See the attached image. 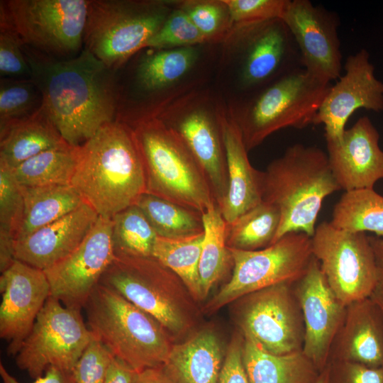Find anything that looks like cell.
<instances>
[{
	"mask_svg": "<svg viewBox=\"0 0 383 383\" xmlns=\"http://www.w3.org/2000/svg\"><path fill=\"white\" fill-rule=\"evenodd\" d=\"M376 264V284L370 299L383 312V237L369 236Z\"/></svg>",
	"mask_w": 383,
	"mask_h": 383,
	"instance_id": "obj_46",
	"label": "cell"
},
{
	"mask_svg": "<svg viewBox=\"0 0 383 383\" xmlns=\"http://www.w3.org/2000/svg\"><path fill=\"white\" fill-rule=\"evenodd\" d=\"M242 357L250 383H310L313 374L302 350L272 354L244 338Z\"/></svg>",
	"mask_w": 383,
	"mask_h": 383,
	"instance_id": "obj_28",
	"label": "cell"
},
{
	"mask_svg": "<svg viewBox=\"0 0 383 383\" xmlns=\"http://www.w3.org/2000/svg\"><path fill=\"white\" fill-rule=\"evenodd\" d=\"M112 225L111 218L99 216L89 233L72 253L45 270L50 296L64 306L82 310L115 259Z\"/></svg>",
	"mask_w": 383,
	"mask_h": 383,
	"instance_id": "obj_17",
	"label": "cell"
},
{
	"mask_svg": "<svg viewBox=\"0 0 383 383\" xmlns=\"http://www.w3.org/2000/svg\"><path fill=\"white\" fill-rule=\"evenodd\" d=\"M204 240L199 262L202 299L225 274L231 255L226 244L227 223L217 204L202 213Z\"/></svg>",
	"mask_w": 383,
	"mask_h": 383,
	"instance_id": "obj_34",
	"label": "cell"
},
{
	"mask_svg": "<svg viewBox=\"0 0 383 383\" xmlns=\"http://www.w3.org/2000/svg\"><path fill=\"white\" fill-rule=\"evenodd\" d=\"M68 144L43 106L0 128V163L12 169L45 150Z\"/></svg>",
	"mask_w": 383,
	"mask_h": 383,
	"instance_id": "obj_27",
	"label": "cell"
},
{
	"mask_svg": "<svg viewBox=\"0 0 383 383\" xmlns=\"http://www.w3.org/2000/svg\"><path fill=\"white\" fill-rule=\"evenodd\" d=\"M135 372L126 363L113 357L104 383H133Z\"/></svg>",
	"mask_w": 383,
	"mask_h": 383,
	"instance_id": "obj_48",
	"label": "cell"
},
{
	"mask_svg": "<svg viewBox=\"0 0 383 383\" xmlns=\"http://www.w3.org/2000/svg\"><path fill=\"white\" fill-rule=\"evenodd\" d=\"M261 189L262 201L280 211L275 243L289 232H303L312 237L324 199L341 189L327 153L317 147L298 143L287 148L262 171Z\"/></svg>",
	"mask_w": 383,
	"mask_h": 383,
	"instance_id": "obj_3",
	"label": "cell"
},
{
	"mask_svg": "<svg viewBox=\"0 0 383 383\" xmlns=\"http://www.w3.org/2000/svg\"><path fill=\"white\" fill-rule=\"evenodd\" d=\"M167 1L89 0L83 48L118 70L145 48L172 11Z\"/></svg>",
	"mask_w": 383,
	"mask_h": 383,
	"instance_id": "obj_7",
	"label": "cell"
},
{
	"mask_svg": "<svg viewBox=\"0 0 383 383\" xmlns=\"http://www.w3.org/2000/svg\"><path fill=\"white\" fill-rule=\"evenodd\" d=\"M228 249L233 273L206 304L207 313L267 287L295 283L306 273L314 257L311 237L303 232H289L260 250Z\"/></svg>",
	"mask_w": 383,
	"mask_h": 383,
	"instance_id": "obj_10",
	"label": "cell"
},
{
	"mask_svg": "<svg viewBox=\"0 0 383 383\" xmlns=\"http://www.w3.org/2000/svg\"><path fill=\"white\" fill-rule=\"evenodd\" d=\"M243 343L238 336L233 339L223 360L218 383H250L243 362Z\"/></svg>",
	"mask_w": 383,
	"mask_h": 383,
	"instance_id": "obj_44",
	"label": "cell"
},
{
	"mask_svg": "<svg viewBox=\"0 0 383 383\" xmlns=\"http://www.w3.org/2000/svg\"><path fill=\"white\" fill-rule=\"evenodd\" d=\"M330 223L343 231L383 237V196L374 188L345 192L333 207Z\"/></svg>",
	"mask_w": 383,
	"mask_h": 383,
	"instance_id": "obj_32",
	"label": "cell"
},
{
	"mask_svg": "<svg viewBox=\"0 0 383 383\" xmlns=\"http://www.w3.org/2000/svg\"><path fill=\"white\" fill-rule=\"evenodd\" d=\"M145 214L157 235L179 238L204 233L202 213L155 195L144 193L135 204Z\"/></svg>",
	"mask_w": 383,
	"mask_h": 383,
	"instance_id": "obj_35",
	"label": "cell"
},
{
	"mask_svg": "<svg viewBox=\"0 0 383 383\" xmlns=\"http://www.w3.org/2000/svg\"><path fill=\"white\" fill-rule=\"evenodd\" d=\"M281 19L296 43L302 67L321 82L338 79L343 65L337 15L309 0H289Z\"/></svg>",
	"mask_w": 383,
	"mask_h": 383,
	"instance_id": "obj_18",
	"label": "cell"
},
{
	"mask_svg": "<svg viewBox=\"0 0 383 383\" xmlns=\"http://www.w3.org/2000/svg\"><path fill=\"white\" fill-rule=\"evenodd\" d=\"M137 57L126 86L118 85L116 120L131 124L149 116L162 102V94L183 79L199 57L198 46L145 48Z\"/></svg>",
	"mask_w": 383,
	"mask_h": 383,
	"instance_id": "obj_15",
	"label": "cell"
},
{
	"mask_svg": "<svg viewBox=\"0 0 383 383\" xmlns=\"http://www.w3.org/2000/svg\"><path fill=\"white\" fill-rule=\"evenodd\" d=\"M281 220L279 209L262 201L227 224L226 244L229 248L256 250L274 243Z\"/></svg>",
	"mask_w": 383,
	"mask_h": 383,
	"instance_id": "obj_33",
	"label": "cell"
},
{
	"mask_svg": "<svg viewBox=\"0 0 383 383\" xmlns=\"http://www.w3.org/2000/svg\"><path fill=\"white\" fill-rule=\"evenodd\" d=\"M206 43L203 35L189 16L178 6L172 9L159 30L148 40L145 48L172 49L199 46Z\"/></svg>",
	"mask_w": 383,
	"mask_h": 383,
	"instance_id": "obj_40",
	"label": "cell"
},
{
	"mask_svg": "<svg viewBox=\"0 0 383 383\" xmlns=\"http://www.w3.org/2000/svg\"><path fill=\"white\" fill-rule=\"evenodd\" d=\"M91 335L135 372L163 366L173 346L155 318L101 284L84 308Z\"/></svg>",
	"mask_w": 383,
	"mask_h": 383,
	"instance_id": "obj_5",
	"label": "cell"
},
{
	"mask_svg": "<svg viewBox=\"0 0 383 383\" xmlns=\"http://www.w3.org/2000/svg\"><path fill=\"white\" fill-rule=\"evenodd\" d=\"M291 284H279L244 296L238 323L245 338L275 355L302 350L304 328Z\"/></svg>",
	"mask_w": 383,
	"mask_h": 383,
	"instance_id": "obj_16",
	"label": "cell"
},
{
	"mask_svg": "<svg viewBox=\"0 0 383 383\" xmlns=\"http://www.w3.org/2000/svg\"><path fill=\"white\" fill-rule=\"evenodd\" d=\"M342 362L341 383H383V365L370 367L349 361Z\"/></svg>",
	"mask_w": 383,
	"mask_h": 383,
	"instance_id": "obj_45",
	"label": "cell"
},
{
	"mask_svg": "<svg viewBox=\"0 0 383 383\" xmlns=\"http://www.w3.org/2000/svg\"><path fill=\"white\" fill-rule=\"evenodd\" d=\"M91 337L81 310L50 296L15 355L16 364L34 379L50 367L72 372Z\"/></svg>",
	"mask_w": 383,
	"mask_h": 383,
	"instance_id": "obj_12",
	"label": "cell"
},
{
	"mask_svg": "<svg viewBox=\"0 0 383 383\" xmlns=\"http://www.w3.org/2000/svg\"><path fill=\"white\" fill-rule=\"evenodd\" d=\"M113 357L109 350L92 335L72 370L75 383H104Z\"/></svg>",
	"mask_w": 383,
	"mask_h": 383,
	"instance_id": "obj_42",
	"label": "cell"
},
{
	"mask_svg": "<svg viewBox=\"0 0 383 383\" xmlns=\"http://www.w3.org/2000/svg\"><path fill=\"white\" fill-rule=\"evenodd\" d=\"M227 40H232L238 86L248 94L302 67L296 43L282 19L234 24Z\"/></svg>",
	"mask_w": 383,
	"mask_h": 383,
	"instance_id": "obj_14",
	"label": "cell"
},
{
	"mask_svg": "<svg viewBox=\"0 0 383 383\" xmlns=\"http://www.w3.org/2000/svg\"><path fill=\"white\" fill-rule=\"evenodd\" d=\"M223 357L219 338L204 329L173 345L162 367L174 383H218Z\"/></svg>",
	"mask_w": 383,
	"mask_h": 383,
	"instance_id": "obj_26",
	"label": "cell"
},
{
	"mask_svg": "<svg viewBox=\"0 0 383 383\" xmlns=\"http://www.w3.org/2000/svg\"><path fill=\"white\" fill-rule=\"evenodd\" d=\"M0 75L2 78H30L23 43L5 14L0 11Z\"/></svg>",
	"mask_w": 383,
	"mask_h": 383,
	"instance_id": "obj_41",
	"label": "cell"
},
{
	"mask_svg": "<svg viewBox=\"0 0 383 383\" xmlns=\"http://www.w3.org/2000/svg\"><path fill=\"white\" fill-rule=\"evenodd\" d=\"M379 133L367 116L345 129L340 139L326 141L332 172L341 189H373L383 179Z\"/></svg>",
	"mask_w": 383,
	"mask_h": 383,
	"instance_id": "obj_22",
	"label": "cell"
},
{
	"mask_svg": "<svg viewBox=\"0 0 383 383\" xmlns=\"http://www.w3.org/2000/svg\"><path fill=\"white\" fill-rule=\"evenodd\" d=\"M89 0L1 1L24 45L57 58H70L83 49Z\"/></svg>",
	"mask_w": 383,
	"mask_h": 383,
	"instance_id": "obj_11",
	"label": "cell"
},
{
	"mask_svg": "<svg viewBox=\"0 0 383 383\" xmlns=\"http://www.w3.org/2000/svg\"><path fill=\"white\" fill-rule=\"evenodd\" d=\"M344 70V74L331 86L314 120V125H323L326 141L340 139L349 118L358 109L383 111V82L375 76L369 52L361 49L350 55Z\"/></svg>",
	"mask_w": 383,
	"mask_h": 383,
	"instance_id": "obj_19",
	"label": "cell"
},
{
	"mask_svg": "<svg viewBox=\"0 0 383 383\" xmlns=\"http://www.w3.org/2000/svg\"><path fill=\"white\" fill-rule=\"evenodd\" d=\"M234 24L282 18L289 0H225Z\"/></svg>",
	"mask_w": 383,
	"mask_h": 383,
	"instance_id": "obj_43",
	"label": "cell"
},
{
	"mask_svg": "<svg viewBox=\"0 0 383 383\" xmlns=\"http://www.w3.org/2000/svg\"><path fill=\"white\" fill-rule=\"evenodd\" d=\"M296 283L304 326L302 352L314 365L321 366L343 325L346 306L329 286L315 257Z\"/></svg>",
	"mask_w": 383,
	"mask_h": 383,
	"instance_id": "obj_20",
	"label": "cell"
},
{
	"mask_svg": "<svg viewBox=\"0 0 383 383\" xmlns=\"http://www.w3.org/2000/svg\"><path fill=\"white\" fill-rule=\"evenodd\" d=\"M79 152V147L67 144L42 152L10 170L22 187L70 184Z\"/></svg>",
	"mask_w": 383,
	"mask_h": 383,
	"instance_id": "obj_30",
	"label": "cell"
},
{
	"mask_svg": "<svg viewBox=\"0 0 383 383\" xmlns=\"http://www.w3.org/2000/svg\"><path fill=\"white\" fill-rule=\"evenodd\" d=\"M70 185L99 216L135 205L146 184L132 128L118 120L101 126L79 147Z\"/></svg>",
	"mask_w": 383,
	"mask_h": 383,
	"instance_id": "obj_2",
	"label": "cell"
},
{
	"mask_svg": "<svg viewBox=\"0 0 383 383\" xmlns=\"http://www.w3.org/2000/svg\"><path fill=\"white\" fill-rule=\"evenodd\" d=\"M0 375L3 383H21L8 372L2 363H0ZM33 383H75V381L72 372L50 367Z\"/></svg>",
	"mask_w": 383,
	"mask_h": 383,
	"instance_id": "obj_47",
	"label": "cell"
},
{
	"mask_svg": "<svg viewBox=\"0 0 383 383\" xmlns=\"http://www.w3.org/2000/svg\"><path fill=\"white\" fill-rule=\"evenodd\" d=\"M314 383H329L327 374H323L315 381Z\"/></svg>",
	"mask_w": 383,
	"mask_h": 383,
	"instance_id": "obj_50",
	"label": "cell"
},
{
	"mask_svg": "<svg viewBox=\"0 0 383 383\" xmlns=\"http://www.w3.org/2000/svg\"><path fill=\"white\" fill-rule=\"evenodd\" d=\"M312 252L329 286L345 306L370 298L376 284V264L365 233L338 229L322 222L311 237Z\"/></svg>",
	"mask_w": 383,
	"mask_h": 383,
	"instance_id": "obj_13",
	"label": "cell"
},
{
	"mask_svg": "<svg viewBox=\"0 0 383 383\" xmlns=\"http://www.w3.org/2000/svg\"><path fill=\"white\" fill-rule=\"evenodd\" d=\"M335 340V352L341 361L382 366L383 312L370 298L348 305Z\"/></svg>",
	"mask_w": 383,
	"mask_h": 383,
	"instance_id": "obj_25",
	"label": "cell"
},
{
	"mask_svg": "<svg viewBox=\"0 0 383 383\" xmlns=\"http://www.w3.org/2000/svg\"><path fill=\"white\" fill-rule=\"evenodd\" d=\"M23 52L42 106L69 145L80 147L116 120L118 70L84 48L70 58L53 57L24 45Z\"/></svg>",
	"mask_w": 383,
	"mask_h": 383,
	"instance_id": "obj_1",
	"label": "cell"
},
{
	"mask_svg": "<svg viewBox=\"0 0 383 383\" xmlns=\"http://www.w3.org/2000/svg\"><path fill=\"white\" fill-rule=\"evenodd\" d=\"M111 218L116 256L152 257L157 235L136 205L126 208Z\"/></svg>",
	"mask_w": 383,
	"mask_h": 383,
	"instance_id": "obj_37",
	"label": "cell"
},
{
	"mask_svg": "<svg viewBox=\"0 0 383 383\" xmlns=\"http://www.w3.org/2000/svg\"><path fill=\"white\" fill-rule=\"evenodd\" d=\"M218 118L226 155L228 189L222 206L227 224L262 201V171L255 169L248 157L239 126L231 110L219 104Z\"/></svg>",
	"mask_w": 383,
	"mask_h": 383,
	"instance_id": "obj_24",
	"label": "cell"
},
{
	"mask_svg": "<svg viewBox=\"0 0 383 383\" xmlns=\"http://www.w3.org/2000/svg\"><path fill=\"white\" fill-rule=\"evenodd\" d=\"M22 189L24 213L16 243L85 203L70 184L22 187Z\"/></svg>",
	"mask_w": 383,
	"mask_h": 383,
	"instance_id": "obj_29",
	"label": "cell"
},
{
	"mask_svg": "<svg viewBox=\"0 0 383 383\" xmlns=\"http://www.w3.org/2000/svg\"><path fill=\"white\" fill-rule=\"evenodd\" d=\"M40 91L30 78L0 79V128L28 117L42 106Z\"/></svg>",
	"mask_w": 383,
	"mask_h": 383,
	"instance_id": "obj_39",
	"label": "cell"
},
{
	"mask_svg": "<svg viewBox=\"0 0 383 383\" xmlns=\"http://www.w3.org/2000/svg\"><path fill=\"white\" fill-rule=\"evenodd\" d=\"M331 86L300 67L248 94L238 109L231 110L248 151L281 129L314 124Z\"/></svg>",
	"mask_w": 383,
	"mask_h": 383,
	"instance_id": "obj_6",
	"label": "cell"
},
{
	"mask_svg": "<svg viewBox=\"0 0 383 383\" xmlns=\"http://www.w3.org/2000/svg\"><path fill=\"white\" fill-rule=\"evenodd\" d=\"M204 233L179 238H168L157 235L152 255V257L180 279L195 300L203 299L199 262Z\"/></svg>",
	"mask_w": 383,
	"mask_h": 383,
	"instance_id": "obj_31",
	"label": "cell"
},
{
	"mask_svg": "<svg viewBox=\"0 0 383 383\" xmlns=\"http://www.w3.org/2000/svg\"><path fill=\"white\" fill-rule=\"evenodd\" d=\"M101 284L155 318L172 334L190 326L189 292L180 279L153 257L116 256Z\"/></svg>",
	"mask_w": 383,
	"mask_h": 383,
	"instance_id": "obj_8",
	"label": "cell"
},
{
	"mask_svg": "<svg viewBox=\"0 0 383 383\" xmlns=\"http://www.w3.org/2000/svg\"><path fill=\"white\" fill-rule=\"evenodd\" d=\"M0 292V337L15 357L50 296V286L45 271L15 260L1 272Z\"/></svg>",
	"mask_w": 383,
	"mask_h": 383,
	"instance_id": "obj_21",
	"label": "cell"
},
{
	"mask_svg": "<svg viewBox=\"0 0 383 383\" xmlns=\"http://www.w3.org/2000/svg\"><path fill=\"white\" fill-rule=\"evenodd\" d=\"M129 126L142 160L146 193L201 213L216 204L201 167L175 131L155 116Z\"/></svg>",
	"mask_w": 383,
	"mask_h": 383,
	"instance_id": "obj_4",
	"label": "cell"
},
{
	"mask_svg": "<svg viewBox=\"0 0 383 383\" xmlns=\"http://www.w3.org/2000/svg\"><path fill=\"white\" fill-rule=\"evenodd\" d=\"M133 383H174L163 367L148 368L135 372Z\"/></svg>",
	"mask_w": 383,
	"mask_h": 383,
	"instance_id": "obj_49",
	"label": "cell"
},
{
	"mask_svg": "<svg viewBox=\"0 0 383 383\" xmlns=\"http://www.w3.org/2000/svg\"><path fill=\"white\" fill-rule=\"evenodd\" d=\"M99 217L91 206L84 203L17 241L15 259L45 271L72 253L89 233Z\"/></svg>",
	"mask_w": 383,
	"mask_h": 383,
	"instance_id": "obj_23",
	"label": "cell"
},
{
	"mask_svg": "<svg viewBox=\"0 0 383 383\" xmlns=\"http://www.w3.org/2000/svg\"><path fill=\"white\" fill-rule=\"evenodd\" d=\"M218 109L219 104L208 92L193 90L172 95L149 116H155L181 137L201 167L220 209L228 179Z\"/></svg>",
	"mask_w": 383,
	"mask_h": 383,
	"instance_id": "obj_9",
	"label": "cell"
},
{
	"mask_svg": "<svg viewBox=\"0 0 383 383\" xmlns=\"http://www.w3.org/2000/svg\"><path fill=\"white\" fill-rule=\"evenodd\" d=\"M174 3L189 16L206 43L225 42L234 26L225 0H184Z\"/></svg>",
	"mask_w": 383,
	"mask_h": 383,
	"instance_id": "obj_38",
	"label": "cell"
},
{
	"mask_svg": "<svg viewBox=\"0 0 383 383\" xmlns=\"http://www.w3.org/2000/svg\"><path fill=\"white\" fill-rule=\"evenodd\" d=\"M24 213L22 187L11 170L0 163V271L14 262L15 245Z\"/></svg>",
	"mask_w": 383,
	"mask_h": 383,
	"instance_id": "obj_36",
	"label": "cell"
}]
</instances>
